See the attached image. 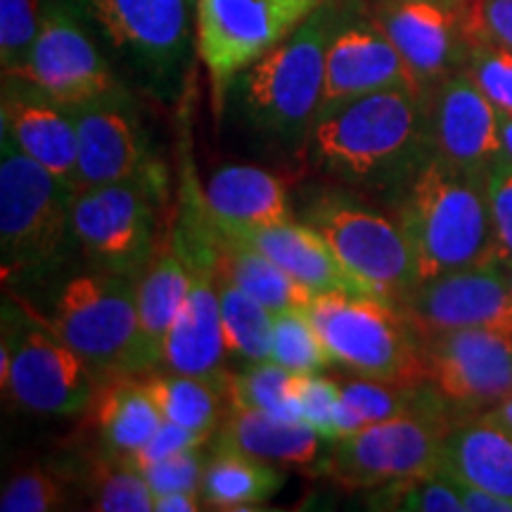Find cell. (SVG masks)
<instances>
[{"label":"cell","instance_id":"obj_1","mask_svg":"<svg viewBox=\"0 0 512 512\" xmlns=\"http://www.w3.org/2000/svg\"><path fill=\"white\" fill-rule=\"evenodd\" d=\"M306 152L332 181L396 207L432 157L425 100L411 88H384L320 112Z\"/></svg>","mask_w":512,"mask_h":512},{"label":"cell","instance_id":"obj_2","mask_svg":"<svg viewBox=\"0 0 512 512\" xmlns=\"http://www.w3.org/2000/svg\"><path fill=\"white\" fill-rule=\"evenodd\" d=\"M356 0H320L309 17L235 79L242 117L283 150H306L320 110L328 48Z\"/></svg>","mask_w":512,"mask_h":512},{"label":"cell","instance_id":"obj_3","mask_svg":"<svg viewBox=\"0 0 512 512\" xmlns=\"http://www.w3.org/2000/svg\"><path fill=\"white\" fill-rule=\"evenodd\" d=\"M420 280L498 259L486 181L432 155L396 202Z\"/></svg>","mask_w":512,"mask_h":512},{"label":"cell","instance_id":"obj_4","mask_svg":"<svg viewBox=\"0 0 512 512\" xmlns=\"http://www.w3.org/2000/svg\"><path fill=\"white\" fill-rule=\"evenodd\" d=\"M74 192L0 126V261L5 283L48 275L79 249L72 226Z\"/></svg>","mask_w":512,"mask_h":512},{"label":"cell","instance_id":"obj_5","mask_svg":"<svg viewBox=\"0 0 512 512\" xmlns=\"http://www.w3.org/2000/svg\"><path fill=\"white\" fill-rule=\"evenodd\" d=\"M306 313L332 358L354 377L411 384L427 380L425 344L399 304L373 294H316Z\"/></svg>","mask_w":512,"mask_h":512},{"label":"cell","instance_id":"obj_6","mask_svg":"<svg viewBox=\"0 0 512 512\" xmlns=\"http://www.w3.org/2000/svg\"><path fill=\"white\" fill-rule=\"evenodd\" d=\"M0 384L17 406L41 415H79L100 389L98 377L53 323L10 292L3 299Z\"/></svg>","mask_w":512,"mask_h":512},{"label":"cell","instance_id":"obj_7","mask_svg":"<svg viewBox=\"0 0 512 512\" xmlns=\"http://www.w3.org/2000/svg\"><path fill=\"white\" fill-rule=\"evenodd\" d=\"M50 323L100 384L136 373L138 280L91 268L62 283Z\"/></svg>","mask_w":512,"mask_h":512},{"label":"cell","instance_id":"obj_8","mask_svg":"<svg viewBox=\"0 0 512 512\" xmlns=\"http://www.w3.org/2000/svg\"><path fill=\"white\" fill-rule=\"evenodd\" d=\"M164 183V174H147L74 192V238L88 266L140 278L159 247Z\"/></svg>","mask_w":512,"mask_h":512},{"label":"cell","instance_id":"obj_9","mask_svg":"<svg viewBox=\"0 0 512 512\" xmlns=\"http://www.w3.org/2000/svg\"><path fill=\"white\" fill-rule=\"evenodd\" d=\"M100 36L157 98L183 91L192 29L190 0H76Z\"/></svg>","mask_w":512,"mask_h":512},{"label":"cell","instance_id":"obj_10","mask_svg":"<svg viewBox=\"0 0 512 512\" xmlns=\"http://www.w3.org/2000/svg\"><path fill=\"white\" fill-rule=\"evenodd\" d=\"M302 221L323 235L349 273L380 297L403 304L418 287L413 249L399 221L351 195L313 197Z\"/></svg>","mask_w":512,"mask_h":512},{"label":"cell","instance_id":"obj_11","mask_svg":"<svg viewBox=\"0 0 512 512\" xmlns=\"http://www.w3.org/2000/svg\"><path fill=\"white\" fill-rule=\"evenodd\" d=\"M320 0H197V55L219 114L245 69L292 34Z\"/></svg>","mask_w":512,"mask_h":512},{"label":"cell","instance_id":"obj_12","mask_svg":"<svg viewBox=\"0 0 512 512\" xmlns=\"http://www.w3.org/2000/svg\"><path fill=\"white\" fill-rule=\"evenodd\" d=\"M451 425L415 415L375 422L330 441L320 470L347 491H375L437 475L444 465V437Z\"/></svg>","mask_w":512,"mask_h":512},{"label":"cell","instance_id":"obj_13","mask_svg":"<svg viewBox=\"0 0 512 512\" xmlns=\"http://www.w3.org/2000/svg\"><path fill=\"white\" fill-rule=\"evenodd\" d=\"M83 19L76 0H41V24L29 62L22 74L10 79L29 81L67 107L121 88Z\"/></svg>","mask_w":512,"mask_h":512},{"label":"cell","instance_id":"obj_14","mask_svg":"<svg viewBox=\"0 0 512 512\" xmlns=\"http://www.w3.org/2000/svg\"><path fill=\"white\" fill-rule=\"evenodd\" d=\"M422 337L456 330L512 332V283L505 261L489 259L420 280L401 304Z\"/></svg>","mask_w":512,"mask_h":512},{"label":"cell","instance_id":"obj_15","mask_svg":"<svg viewBox=\"0 0 512 512\" xmlns=\"http://www.w3.org/2000/svg\"><path fill=\"white\" fill-rule=\"evenodd\" d=\"M76 121V181L74 188L117 183L126 178L164 174L152 157L138 105L124 86L100 98L72 107Z\"/></svg>","mask_w":512,"mask_h":512},{"label":"cell","instance_id":"obj_16","mask_svg":"<svg viewBox=\"0 0 512 512\" xmlns=\"http://www.w3.org/2000/svg\"><path fill=\"white\" fill-rule=\"evenodd\" d=\"M427 380L460 415L482 413L512 394V332L456 330L422 337Z\"/></svg>","mask_w":512,"mask_h":512},{"label":"cell","instance_id":"obj_17","mask_svg":"<svg viewBox=\"0 0 512 512\" xmlns=\"http://www.w3.org/2000/svg\"><path fill=\"white\" fill-rule=\"evenodd\" d=\"M366 8L408 64L422 98L465 69L470 36L460 8L437 0H366Z\"/></svg>","mask_w":512,"mask_h":512},{"label":"cell","instance_id":"obj_18","mask_svg":"<svg viewBox=\"0 0 512 512\" xmlns=\"http://www.w3.org/2000/svg\"><path fill=\"white\" fill-rule=\"evenodd\" d=\"M422 100L432 155L486 181L491 166L503 159L501 114L475 79L463 69L437 83Z\"/></svg>","mask_w":512,"mask_h":512},{"label":"cell","instance_id":"obj_19","mask_svg":"<svg viewBox=\"0 0 512 512\" xmlns=\"http://www.w3.org/2000/svg\"><path fill=\"white\" fill-rule=\"evenodd\" d=\"M384 88H411L422 95L399 50L368 15L366 0H356L328 48L318 114Z\"/></svg>","mask_w":512,"mask_h":512},{"label":"cell","instance_id":"obj_20","mask_svg":"<svg viewBox=\"0 0 512 512\" xmlns=\"http://www.w3.org/2000/svg\"><path fill=\"white\" fill-rule=\"evenodd\" d=\"M0 126L8 128L31 159L74 188L79 143L72 107L60 105L29 81L3 79Z\"/></svg>","mask_w":512,"mask_h":512},{"label":"cell","instance_id":"obj_21","mask_svg":"<svg viewBox=\"0 0 512 512\" xmlns=\"http://www.w3.org/2000/svg\"><path fill=\"white\" fill-rule=\"evenodd\" d=\"M223 230L235 235V238L245 240L247 245L259 249L261 254H266L273 264H278L299 285H304L313 297L332 292L373 294V297H380L366 283H361L354 273L344 268L337 254L332 252V247L323 240V235L313 230L309 223L292 219L285 223H273V226Z\"/></svg>","mask_w":512,"mask_h":512},{"label":"cell","instance_id":"obj_22","mask_svg":"<svg viewBox=\"0 0 512 512\" xmlns=\"http://www.w3.org/2000/svg\"><path fill=\"white\" fill-rule=\"evenodd\" d=\"M190 287V266L174 242L157 247L138 278L136 373L147 375L162 363L164 342L183 309Z\"/></svg>","mask_w":512,"mask_h":512},{"label":"cell","instance_id":"obj_23","mask_svg":"<svg viewBox=\"0 0 512 512\" xmlns=\"http://www.w3.org/2000/svg\"><path fill=\"white\" fill-rule=\"evenodd\" d=\"M441 470L512 501V432L484 413L460 415L446 430Z\"/></svg>","mask_w":512,"mask_h":512},{"label":"cell","instance_id":"obj_24","mask_svg":"<svg viewBox=\"0 0 512 512\" xmlns=\"http://www.w3.org/2000/svg\"><path fill=\"white\" fill-rule=\"evenodd\" d=\"M204 202L223 228H256L292 221L283 178L259 166L230 164L211 174Z\"/></svg>","mask_w":512,"mask_h":512},{"label":"cell","instance_id":"obj_25","mask_svg":"<svg viewBox=\"0 0 512 512\" xmlns=\"http://www.w3.org/2000/svg\"><path fill=\"white\" fill-rule=\"evenodd\" d=\"M325 444L306 422H287L273 415L228 406L226 418L216 430V446L238 448L249 456L275 465L320 467L325 458Z\"/></svg>","mask_w":512,"mask_h":512},{"label":"cell","instance_id":"obj_26","mask_svg":"<svg viewBox=\"0 0 512 512\" xmlns=\"http://www.w3.org/2000/svg\"><path fill=\"white\" fill-rule=\"evenodd\" d=\"M91 408L100 444L112 456H131L164 425L143 375H121L100 384Z\"/></svg>","mask_w":512,"mask_h":512},{"label":"cell","instance_id":"obj_27","mask_svg":"<svg viewBox=\"0 0 512 512\" xmlns=\"http://www.w3.org/2000/svg\"><path fill=\"white\" fill-rule=\"evenodd\" d=\"M216 271L259 299L271 313L306 309L313 299L304 285L273 264L266 254L219 226H216Z\"/></svg>","mask_w":512,"mask_h":512},{"label":"cell","instance_id":"obj_28","mask_svg":"<svg viewBox=\"0 0 512 512\" xmlns=\"http://www.w3.org/2000/svg\"><path fill=\"white\" fill-rule=\"evenodd\" d=\"M285 472L238 448L214 446L202 479V498L214 510H254L283 489Z\"/></svg>","mask_w":512,"mask_h":512},{"label":"cell","instance_id":"obj_29","mask_svg":"<svg viewBox=\"0 0 512 512\" xmlns=\"http://www.w3.org/2000/svg\"><path fill=\"white\" fill-rule=\"evenodd\" d=\"M228 382L171 373V370H159V373L152 370L145 377L147 389L164 420L200 432L219 430V422L226 415L223 408L228 403Z\"/></svg>","mask_w":512,"mask_h":512},{"label":"cell","instance_id":"obj_30","mask_svg":"<svg viewBox=\"0 0 512 512\" xmlns=\"http://www.w3.org/2000/svg\"><path fill=\"white\" fill-rule=\"evenodd\" d=\"M302 377L273 361L247 363L230 373L228 406L273 415L278 420H302Z\"/></svg>","mask_w":512,"mask_h":512},{"label":"cell","instance_id":"obj_31","mask_svg":"<svg viewBox=\"0 0 512 512\" xmlns=\"http://www.w3.org/2000/svg\"><path fill=\"white\" fill-rule=\"evenodd\" d=\"M219 294L228 356H238L245 363L271 361L273 313L223 275H219Z\"/></svg>","mask_w":512,"mask_h":512},{"label":"cell","instance_id":"obj_32","mask_svg":"<svg viewBox=\"0 0 512 512\" xmlns=\"http://www.w3.org/2000/svg\"><path fill=\"white\" fill-rule=\"evenodd\" d=\"M271 361L297 375L325 373L332 358L306 309L273 313Z\"/></svg>","mask_w":512,"mask_h":512},{"label":"cell","instance_id":"obj_33","mask_svg":"<svg viewBox=\"0 0 512 512\" xmlns=\"http://www.w3.org/2000/svg\"><path fill=\"white\" fill-rule=\"evenodd\" d=\"M93 510L100 512H155V491L143 472L128 465L121 456L105 451L88 475Z\"/></svg>","mask_w":512,"mask_h":512},{"label":"cell","instance_id":"obj_34","mask_svg":"<svg viewBox=\"0 0 512 512\" xmlns=\"http://www.w3.org/2000/svg\"><path fill=\"white\" fill-rule=\"evenodd\" d=\"M370 510L394 512H465L456 486L444 470L430 477L387 484L368 496Z\"/></svg>","mask_w":512,"mask_h":512},{"label":"cell","instance_id":"obj_35","mask_svg":"<svg viewBox=\"0 0 512 512\" xmlns=\"http://www.w3.org/2000/svg\"><path fill=\"white\" fill-rule=\"evenodd\" d=\"M41 24V0H0V64L3 79L27 67Z\"/></svg>","mask_w":512,"mask_h":512},{"label":"cell","instance_id":"obj_36","mask_svg":"<svg viewBox=\"0 0 512 512\" xmlns=\"http://www.w3.org/2000/svg\"><path fill=\"white\" fill-rule=\"evenodd\" d=\"M69 505L67 484L53 470L29 467L17 472L3 486L0 510L3 512H53Z\"/></svg>","mask_w":512,"mask_h":512},{"label":"cell","instance_id":"obj_37","mask_svg":"<svg viewBox=\"0 0 512 512\" xmlns=\"http://www.w3.org/2000/svg\"><path fill=\"white\" fill-rule=\"evenodd\" d=\"M200 448L176 453V456L159 460L155 465L143 467V477L150 484V489L157 494H169V491H197L202 494V479L207 470L209 458Z\"/></svg>","mask_w":512,"mask_h":512},{"label":"cell","instance_id":"obj_38","mask_svg":"<svg viewBox=\"0 0 512 512\" xmlns=\"http://www.w3.org/2000/svg\"><path fill=\"white\" fill-rule=\"evenodd\" d=\"M342 401V382L323 373L302 377V420L320 437L335 441V413Z\"/></svg>","mask_w":512,"mask_h":512},{"label":"cell","instance_id":"obj_39","mask_svg":"<svg viewBox=\"0 0 512 512\" xmlns=\"http://www.w3.org/2000/svg\"><path fill=\"white\" fill-rule=\"evenodd\" d=\"M489 192L491 223H494L496 256L501 261H512V162L498 159L486 178Z\"/></svg>","mask_w":512,"mask_h":512},{"label":"cell","instance_id":"obj_40","mask_svg":"<svg viewBox=\"0 0 512 512\" xmlns=\"http://www.w3.org/2000/svg\"><path fill=\"white\" fill-rule=\"evenodd\" d=\"M460 12L467 36L512 50V0H463Z\"/></svg>","mask_w":512,"mask_h":512},{"label":"cell","instance_id":"obj_41","mask_svg":"<svg viewBox=\"0 0 512 512\" xmlns=\"http://www.w3.org/2000/svg\"><path fill=\"white\" fill-rule=\"evenodd\" d=\"M211 434L214 432H200V430H188V427L176 425V422L164 420V425L155 432V437L143 448H138L136 453L126 456L124 460L128 465H133L136 470H143L147 465H155L159 460H166L176 453L190 451V448L207 446Z\"/></svg>","mask_w":512,"mask_h":512},{"label":"cell","instance_id":"obj_42","mask_svg":"<svg viewBox=\"0 0 512 512\" xmlns=\"http://www.w3.org/2000/svg\"><path fill=\"white\" fill-rule=\"evenodd\" d=\"M448 477H451L453 486H456L460 501L465 505V512H512V501H505L501 496H494L489 494V491L477 489V486L460 482V479H456L453 475Z\"/></svg>","mask_w":512,"mask_h":512},{"label":"cell","instance_id":"obj_43","mask_svg":"<svg viewBox=\"0 0 512 512\" xmlns=\"http://www.w3.org/2000/svg\"><path fill=\"white\" fill-rule=\"evenodd\" d=\"M204 508V498L197 491H169L155 496V512H197Z\"/></svg>","mask_w":512,"mask_h":512},{"label":"cell","instance_id":"obj_44","mask_svg":"<svg viewBox=\"0 0 512 512\" xmlns=\"http://www.w3.org/2000/svg\"><path fill=\"white\" fill-rule=\"evenodd\" d=\"M486 418L496 420L498 425H503L505 430L512 432V394L505 396V399H501L498 403H494L491 408H486V411H482Z\"/></svg>","mask_w":512,"mask_h":512},{"label":"cell","instance_id":"obj_45","mask_svg":"<svg viewBox=\"0 0 512 512\" xmlns=\"http://www.w3.org/2000/svg\"><path fill=\"white\" fill-rule=\"evenodd\" d=\"M501 147L503 159L512 162V114H501Z\"/></svg>","mask_w":512,"mask_h":512},{"label":"cell","instance_id":"obj_46","mask_svg":"<svg viewBox=\"0 0 512 512\" xmlns=\"http://www.w3.org/2000/svg\"><path fill=\"white\" fill-rule=\"evenodd\" d=\"M437 3H444V5H453V8H460V5H463V0H437Z\"/></svg>","mask_w":512,"mask_h":512},{"label":"cell","instance_id":"obj_47","mask_svg":"<svg viewBox=\"0 0 512 512\" xmlns=\"http://www.w3.org/2000/svg\"><path fill=\"white\" fill-rule=\"evenodd\" d=\"M505 266H508V273H510V283H512V261H508V264H505Z\"/></svg>","mask_w":512,"mask_h":512},{"label":"cell","instance_id":"obj_48","mask_svg":"<svg viewBox=\"0 0 512 512\" xmlns=\"http://www.w3.org/2000/svg\"><path fill=\"white\" fill-rule=\"evenodd\" d=\"M190 5H192V8H197V0H190Z\"/></svg>","mask_w":512,"mask_h":512}]
</instances>
